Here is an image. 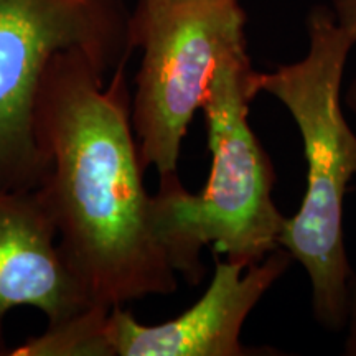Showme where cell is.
I'll return each instance as SVG.
<instances>
[{"mask_svg": "<svg viewBox=\"0 0 356 356\" xmlns=\"http://www.w3.org/2000/svg\"><path fill=\"white\" fill-rule=\"evenodd\" d=\"M343 102L345 106L348 108V111L353 114L355 118V129H356V79L350 83V86L346 88L345 95H343Z\"/></svg>", "mask_w": 356, "mask_h": 356, "instance_id": "8fae6325", "label": "cell"}, {"mask_svg": "<svg viewBox=\"0 0 356 356\" xmlns=\"http://www.w3.org/2000/svg\"><path fill=\"white\" fill-rule=\"evenodd\" d=\"M241 0H137L131 17L140 50L131 121L145 168L178 175L181 144L222 61L248 48Z\"/></svg>", "mask_w": 356, "mask_h": 356, "instance_id": "277c9868", "label": "cell"}, {"mask_svg": "<svg viewBox=\"0 0 356 356\" xmlns=\"http://www.w3.org/2000/svg\"><path fill=\"white\" fill-rule=\"evenodd\" d=\"M126 66L106 79L84 53H56L33 108L48 165L38 190L58 244L92 304L109 309L178 289L144 184Z\"/></svg>", "mask_w": 356, "mask_h": 356, "instance_id": "6da1fadb", "label": "cell"}, {"mask_svg": "<svg viewBox=\"0 0 356 356\" xmlns=\"http://www.w3.org/2000/svg\"><path fill=\"white\" fill-rule=\"evenodd\" d=\"M346 338L343 353L356 356V274L351 275L348 286V305H346Z\"/></svg>", "mask_w": 356, "mask_h": 356, "instance_id": "9c48e42d", "label": "cell"}, {"mask_svg": "<svg viewBox=\"0 0 356 356\" xmlns=\"http://www.w3.org/2000/svg\"><path fill=\"white\" fill-rule=\"evenodd\" d=\"M109 307L88 309L50 323L42 335L32 337L8 356H114L108 335Z\"/></svg>", "mask_w": 356, "mask_h": 356, "instance_id": "ba28073f", "label": "cell"}, {"mask_svg": "<svg viewBox=\"0 0 356 356\" xmlns=\"http://www.w3.org/2000/svg\"><path fill=\"white\" fill-rule=\"evenodd\" d=\"M337 24L356 42V0H330Z\"/></svg>", "mask_w": 356, "mask_h": 356, "instance_id": "30bf717a", "label": "cell"}, {"mask_svg": "<svg viewBox=\"0 0 356 356\" xmlns=\"http://www.w3.org/2000/svg\"><path fill=\"white\" fill-rule=\"evenodd\" d=\"M293 262L284 248L251 266L215 256L210 286L178 317L144 325L131 312H109L108 335L114 356H275L279 350L241 341L246 318Z\"/></svg>", "mask_w": 356, "mask_h": 356, "instance_id": "8992f818", "label": "cell"}, {"mask_svg": "<svg viewBox=\"0 0 356 356\" xmlns=\"http://www.w3.org/2000/svg\"><path fill=\"white\" fill-rule=\"evenodd\" d=\"M86 289L66 264L42 191L0 188V356L10 355L3 322L33 307L48 325L91 307Z\"/></svg>", "mask_w": 356, "mask_h": 356, "instance_id": "52a82bcc", "label": "cell"}, {"mask_svg": "<svg viewBox=\"0 0 356 356\" xmlns=\"http://www.w3.org/2000/svg\"><path fill=\"white\" fill-rule=\"evenodd\" d=\"M248 48L222 61L203 102L211 170L200 193L178 175L162 178L154 195L157 229L177 274L197 286L207 274L204 248L251 266L279 246L286 218L273 200L275 172L249 124L257 96Z\"/></svg>", "mask_w": 356, "mask_h": 356, "instance_id": "3957f363", "label": "cell"}, {"mask_svg": "<svg viewBox=\"0 0 356 356\" xmlns=\"http://www.w3.org/2000/svg\"><path fill=\"white\" fill-rule=\"evenodd\" d=\"M307 33V55L274 71H257L256 91L286 106L304 142L305 195L299 211L286 218L279 246L309 274L317 323L340 332L355 274L345 244V197L356 175V129L343 114L341 84L356 42L325 6L312 7Z\"/></svg>", "mask_w": 356, "mask_h": 356, "instance_id": "7a4b0ae2", "label": "cell"}, {"mask_svg": "<svg viewBox=\"0 0 356 356\" xmlns=\"http://www.w3.org/2000/svg\"><path fill=\"white\" fill-rule=\"evenodd\" d=\"M127 0H0V188L33 190L48 165L35 97L56 53L78 50L109 79L136 51Z\"/></svg>", "mask_w": 356, "mask_h": 356, "instance_id": "5b68a950", "label": "cell"}]
</instances>
